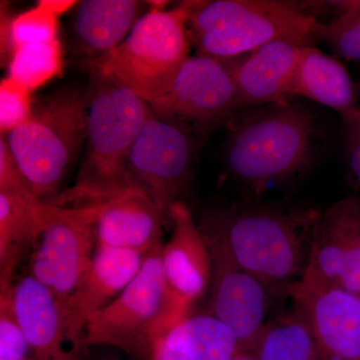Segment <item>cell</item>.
Returning a JSON list of instances; mask_svg holds the SVG:
<instances>
[{
    "instance_id": "cell-1",
    "label": "cell",
    "mask_w": 360,
    "mask_h": 360,
    "mask_svg": "<svg viewBox=\"0 0 360 360\" xmlns=\"http://www.w3.org/2000/svg\"><path fill=\"white\" fill-rule=\"evenodd\" d=\"M86 151L75 186L51 205L82 207L99 205L130 188V153L150 116V106L131 90L94 70L85 96Z\"/></svg>"
},
{
    "instance_id": "cell-2",
    "label": "cell",
    "mask_w": 360,
    "mask_h": 360,
    "mask_svg": "<svg viewBox=\"0 0 360 360\" xmlns=\"http://www.w3.org/2000/svg\"><path fill=\"white\" fill-rule=\"evenodd\" d=\"M319 217L269 206H232L210 213L201 231L269 288L302 278Z\"/></svg>"
},
{
    "instance_id": "cell-3",
    "label": "cell",
    "mask_w": 360,
    "mask_h": 360,
    "mask_svg": "<svg viewBox=\"0 0 360 360\" xmlns=\"http://www.w3.org/2000/svg\"><path fill=\"white\" fill-rule=\"evenodd\" d=\"M191 44L200 56L240 58L269 42L309 45L321 23L292 4L264 0L184 2Z\"/></svg>"
},
{
    "instance_id": "cell-4",
    "label": "cell",
    "mask_w": 360,
    "mask_h": 360,
    "mask_svg": "<svg viewBox=\"0 0 360 360\" xmlns=\"http://www.w3.org/2000/svg\"><path fill=\"white\" fill-rule=\"evenodd\" d=\"M85 94L61 87L34 101L27 122L6 135L7 144L28 188L51 203L86 139Z\"/></svg>"
},
{
    "instance_id": "cell-5",
    "label": "cell",
    "mask_w": 360,
    "mask_h": 360,
    "mask_svg": "<svg viewBox=\"0 0 360 360\" xmlns=\"http://www.w3.org/2000/svg\"><path fill=\"white\" fill-rule=\"evenodd\" d=\"M314 135L309 111L293 104H272L232 127L225 141V167L241 184L262 193L309 165Z\"/></svg>"
},
{
    "instance_id": "cell-6",
    "label": "cell",
    "mask_w": 360,
    "mask_h": 360,
    "mask_svg": "<svg viewBox=\"0 0 360 360\" xmlns=\"http://www.w3.org/2000/svg\"><path fill=\"white\" fill-rule=\"evenodd\" d=\"M184 2L165 11L151 7L127 39L94 63L101 71L148 103L165 96L191 58Z\"/></svg>"
},
{
    "instance_id": "cell-7",
    "label": "cell",
    "mask_w": 360,
    "mask_h": 360,
    "mask_svg": "<svg viewBox=\"0 0 360 360\" xmlns=\"http://www.w3.org/2000/svg\"><path fill=\"white\" fill-rule=\"evenodd\" d=\"M162 246L149 252L127 288L89 319L82 345L115 348L131 359L148 360L153 340L174 328V302L161 262Z\"/></svg>"
},
{
    "instance_id": "cell-8",
    "label": "cell",
    "mask_w": 360,
    "mask_h": 360,
    "mask_svg": "<svg viewBox=\"0 0 360 360\" xmlns=\"http://www.w3.org/2000/svg\"><path fill=\"white\" fill-rule=\"evenodd\" d=\"M51 205L46 224L30 255V274L66 302L96 252L98 205Z\"/></svg>"
},
{
    "instance_id": "cell-9",
    "label": "cell",
    "mask_w": 360,
    "mask_h": 360,
    "mask_svg": "<svg viewBox=\"0 0 360 360\" xmlns=\"http://www.w3.org/2000/svg\"><path fill=\"white\" fill-rule=\"evenodd\" d=\"M340 288L360 296V203L347 198L319 215L302 278L292 291Z\"/></svg>"
},
{
    "instance_id": "cell-10",
    "label": "cell",
    "mask_w": 360,
    "mask_h": 360,
    "mask_svg": "<svg viewBox=\"0 0 360 360\" xmlns=\"http://www.w3.org/2000/svg\"><path fill=\"white\" fill-rule=\"evenodd\" d=\"M193 158V141L184 125L151 112L130 153V186L141 189L167 212L179 200Z\"/></svg>"
},
{
    "instance_id": "cell-11",
    "label": "cell",
    "mask_w": 360,
    "mask_h": 360,
    "mask_svg": "<svg viewBox=\"0 0 360 360\" xmlns=\"http://www.w3.org/2000/svg\"><path fill=\"white\" fill-rule=\"evenodd\" d=\"M162 120L179 123H210L243 108L232 72L231 59L191 56L172 89L148 103Z\"/></svg>"
},
{
    "instance_id": "cell-12",
    "label": "cell",
    "mask_w": 360,
    "mask_h": 360,
    "mask_svg": "<svg viewBox=\"0 0 360 360\" xmlns=\"http://www.w3.org/2000/svg\"><path fill=\"white\" fill-rule=\"evenodd\" d=\"M203 234L212 260L210 314L226 324L250 354L267 324L269 286L238 266L219 241Z\"/></svg>"
},
{
    "instance_id": "cell-13",
    "label": "cell",
    "mask_w": 360,
    "mask_h": 360,
    "mask_svg": "<svg viewBox=\"0 0 360 360\" xmlns=\"http://www.w3.org/2000/svg\"><path fill=\"white\" fill-rule=\"evenodd\" d=\"M172 232L161 250L163 274L174 302L175 326L188 316L212 281L210 245L193 213L181 200L168 208Z\"/></svg>"
},
{
    "instance_id": "cell-14",
    "label": "cell",
    "mask_w": 360,
    "mask_h": 360,
    "mask_svg": "<svg viewBox=\"0 0 360 360\" xmlns=\"http://www.w3.org/2000/svg\"><path fill=\"white\" fill-rule=\"evenodd\" d=\"M148 255L96 245L89 269L66 302L68 340L78 350L85 326L115 300L141 270Z\"/></svg>"
},
{
    "instance_id": "cell-15",
    "label": "cell",
    "mask_w": 360,
    "mask_h": 360,
    "mask_svg": "<svg viewBox=\"0 0 360 360\" xmlns=\"http://www.w3.org/2000/svg\"><path fill=\"white\" fill-rule=\"evenodd\" d=\"M6 293L16 321L25 335L32 357L39 360H77V352H68L66 302L28 272L13 283Z\"/></svg>"
},
{
    "instance_id": "cell-16",
    "label": "cell",
    "mask_w": 360,
    "mask_h": 360,
    "mask_svg": "<svg viewBox=\"0 0 360 360\" xmlns=\"http://www.w3.org/2000/svg\"><path fill=\"white\" fill-rule=\"evenodd\" d=\"M322 360H360V296L340 288L292 291Z\"/></svg>"
},
{
    "instance_id": "cell-17",
    "label": "cell",
    "mask_w": 360,
    "mask_h": 360,
    "mask_svg": "<svg viewBox=\"0 0 360 360\" xmlns=\"http://www.w3.org/2000/svg\"><path fill=\"white\" fill-rule=\"evenodd\" d=\"M97 205V245L143 255L162 246L163 220L167 212L141 189L130 187Z\"/></svg>"
},
{
    "instance_id": "cell-18",
    "label": "cell",
    "mask_w": 360,
    "mask_h": 360,
    "mask_svg": "<svg viewBox=\"0 0 360 360\" xmlns=\"http://www.w3.org/2000/svg\"><path fill=\"white\" fill-rule=\"evenodd\" d=\"M304 45L295 40H276L231 59L243 108L285 103V99L293 96L296 66Z\"/></svg>"
},
{
    "instance_id": "cell-19",
    "label": "cell",
    "mask_w": 360,
    "mask_h": 360,
    "mask_svg": "<svg viewBox=\"0 0 360 360\" xmlns=\"http://www.w3.org/2000/svg\"><path fill=\"white\" fill-rule=\"evenodd\" d=\"M146 2L136 0H85L75 7L71 33L78 53L92 61L118 46L141 20Z\"/></svg>"
},
{
    "instance_id": "cell-20",
    "label": "cell",
    "mask_w": 360,
    "mask_h": 360,
    "mask_svg": "<svg viewBox=\"0 0 360 360\" xmlns=\"http://www.w3.org/2000/svg\"><path fill=\"white\" fill-rule=\"evenodd\" d=\"M51 206L35 196L0 191V291L13 286L16 269L37 245Z\"/></svg>"
},
{
    "instance_id": "cell-21",
    "label": "cell",
    "mask_w": 360,
    "mask_h": 360,
    "mask_svg": "<svg viewBox=\"0 0 360 360\" xmlns=\"http://www.w3.org/2000/svg\"><path fill=\"white\" fill-rule=\"evenodd\" d=\"M296 94L338 111L342 118L359 111L356 87L347 68L311 45L300 51L293 82Z\"/></svg>"
},
{
    "instance_id": "cell-22",
    "label": "cell",
    "mask_w": 360,
    "mask_h": 360,
    "mask_svg": "<svg viewBox=\"0 0 360 360\" xmlns=\"http://www.w3.org/2000/svg\"><path fill=\"white\" fill-rule=\"evenodd\" d=\"M165 335L189 360H231L245 352L233 331L210 314H189Z\"/></svg>"
},
{
    "instance_id": "cell-23",
    "label": "cell",
    "mask_w": 360,
    "mask_h": 360,
    "mask_svg": "<svg viewBox=\"0 0 360 360\" xmlns=\"http://www.w3.org/2000/svg\"><path fill=\"white\" fill-rule=\"evenodd\" d=\"M250 354L255 360H322L311 329L298 309L267 323Z\"/></svg>"
},
{
    "instance_id": "cell-24",
    "label": "cell",
    "mask_w": 360,
    "mask_h": 360,
    "mask_svg": "<svg viewBox=\"0 0 360 360\" xmlns=\"http://www.w3.org/2000/svg\"><path fill=\"white\" fill-rule=\"evenodd\" d=\"M63 63L58 39L32 42L14 49L8 63V77L32 92L60 75Z\"/></svg>"
},
{
    "instance_id": "cell-25",
    "label": "cell",
    "mask_w": 360,
    "mask_h": 360,
    "mask_svg": "<svg viewBox=\"0 0 360 360\" xmlns=\"http://www.w3.org/2000/svg\"><path fill=\"white\" fill-rule=\"evenodd\" d=\"M58 18L44 7L37 6L13 18L1 13L2 58L11 60L14 49L32 42L58 39Z\"/></svg>"
},
{
    "instance_id": "cell-26",
    "label": "cell",
    "mask_w": 360,
    "mask_h": 360,
    "mask_svg": "<svg viewBox=\"0 0 360 360\" xmlns=\"http://www.w3.org/2000/svg\"><path fill=\"white\" fill-rule=\"evenodd\" d=\"M322 37L338 56L345 60L360 61V1L352 6L328 25H319Z\"/></svg>"
},
{
    "instance_id": "cell-27",
    "label": "cell",
    "mask_w": 360,
    "mask_h": 360,
    "mask_svg": "<svg viewBox=\"0 0 360 360\" xmlns=\"http://www.w3.org/2000/svg\"><path fill=\"white\" fill-rule=\"evenodd\" d=\"M34 101L25 85L7 77L0 82V131L1 136L18 129L32 115Z\"/></svg>"
},
{
    "instance_id": "cell-28",
    "label": "cell",
    "mask_w": 360,
    "mask_h": 360,
    "mask_svg": "<svg viewBox=\"0 0 360 360\" xmlns=\"http://www.w3.org/2000/svg\"><path fill=\"white\" fill-rule=\"evenodd\" d=\"M32 352L6 293H0V360L30 359Z\"/></svg>"
},
{
    "instance_id": "cell-29",
    "label": "cell",
    "mask_w": 360,
    "mask_h": 360,
    "mask_svg": "<svg viewBox=\"0 0 360 360\" xmlns=\"http://www.w3.org/2000/svg\"><path fill=\"white\" fill-rule=\"evenodd\" d=\"M347 131V151L350 169L360 186V113L343 118Z\"/></svg>"
},
{
    "instance_id": "cell-30",
    "label": "cell",
    "mask_w": 360,
    "mask_h": 360,
    "mask_svg": "<svg viewBox=\"0 0 360 360\" xmlns=\"http://www.w3.org/2000/svg\"><path fill=\"white\" fill-rule=\"evenodd\" d=\"M165 333L156 336L151 342L148 360H189L181 352L168 343Z\"/></svg>"
},
{
    "instance_id": "cell-31",
    "label": "cell",
    "mask_w": 360,
    "mask_h": 360,
    "mask_svg": "<svg viewBox=\"0 0 360 360\" xmlns=\"http://www.w3.org/2000/svg\"><path fill=\"white\" fill-rule=\"evenodd\" d=\"M77 4L78 1H75V0H39V1H37V4L44 7L49 13L54 14L58 18L61 14L68 13L71 9H75Z\"/></svg>"
},
{
    "instance_id": "cell-32",
    "label": "cell",
    "mask_w": 360,
    "mask_h": 360,
    "mask_svg": "<svg viewBox=\"0 0 360 360\" xmlns=\"http://www.w3.org/2000/svg\"><path fill=\"white\" fill-rule=\"evenodd\" d=\"M231 360H255L253 359L252 355L248 354V352H243V354L238 355Z\"/></svg>"
},
{
    "instance_id": "cell-33",
    "label": "cell",
    "mask_w": 360,
    "mask_h": 360,
    "mask_svg": "<svg viewBox=\"0 0 360 360\" xmlns=\"http://www.w3.org/2000/svg\"><path fill=\"white\" fill-rule=\"evenodd\" d=\"M103 360H134V359H117L115 356H113V355H106V356H104Z\"/></svg>"
},
{
    "instance_id": "cell-34",
    "label": "cell",
    "mask_w": 360,
    "mask_h": 360,
    "mask_svg": "<svg viewBox=\"0 0 360 360\" xmlns=\"http://www.w3.org/2000/svg\"><path fill=\"white\" fill-rule=\"evenodd\" d=\"M23 360H39V359H34V357H30V359H23Z\"/></svg>"
},
{
    "instance_id": "cell-35",
    "label": "cell",
    "mask_w": 360,
    "mask_h": 360,
    "mask_svg": "<svg viewBox=\"0 0 360 360\" xmlns=\"http://www.w3.org/2000/svg\"><path fill=\"white\" fill-rule=\"evenodd\" d=\"M359 113H360V101H359Z\"/></svg>"
}]
</instances>
